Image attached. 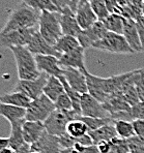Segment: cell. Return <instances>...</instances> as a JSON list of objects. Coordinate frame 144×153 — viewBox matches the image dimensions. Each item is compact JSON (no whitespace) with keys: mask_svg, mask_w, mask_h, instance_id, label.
<instances>
[{"mask_svg":"<svg viewBox=\"0 0 144 153\" xmlns=\"http://www.w3.org/2000/svg\"><path fill=\"white\" fill-rule=\"evenodd\" d=\"M51 2L56 6L58 13L63 12L66 8H71V0H51Z\"/></svg>","mask_w":144,"mask_h":153,"instance_id":"cell-40","label":"cell"},{"mask_svg":"<svg viewBox=\"0 0 144 153\" xmlns=\"http://www.w3.org/2000/svg\"><path fill=\"white\" fill-rule=\"evenodd\" d=\"M114 127H115L117 137L123 140H131L136 137V132L134 129L133 122L125 120H115L114 121Z\"/></svg>","mask_w":144,"mask_h":153,"instance_id":"cell-29","label":"cell"},{"mask_svg":"<svg viewBox=\"0 0 144 153\" xmlns=\"http://www.w3.org/2000/svg\"><path fill=\"white\" fill-rule=\"evenodd\" d=\"M24 122H25V120L10 123L12 131H10V136L8 137V139H10V146L15 150H18L26 144L25 141H24L23 130H22V126H23Z\"/></svg>","mask_w":144,"mask_h":153,"instance_id":"cell-27","label":"cell"},{"mask_svg":"<svg viewBox=\"0 0 144 153\" xmlns=\"http://www.w3.org/2000/svg\"><path fill=\"white\" fill-rule=\"evenodd\" d=\"M80 117H79L78 119H76V120L71 121V122L67 124V127H66V134H69V137L75 139V140L82 138L83 136H85V134H87L89 132V129H88V127H87V125L81 120Z\"/></svg>","mask_w":144,"mask_h":153,"instance_id":"cell-30","label":"cell"},{"mask_svg":"<svg viewBox=\"0 0 144 153\" xmlns=\"http://www.w3.org/2000/svg\"><path fill=\"white\" fill-rule=\"evenodd\" d=\"M142 10H143V16H144V3H143V7H142Z\"/></svg>","mask_w":144,"mask_h":153,"instance_id":"cell-52","label":"cell"},{"mask_svg":"<svg viewBox=\"0 0 144 153\" xmlns=\"http://www.w3.org/2000/svg\"><path fill=\"white\" fill-rule=\"evenodd\" d=\"M80 2H81V0H71V10L75 13H76V10H77L79 4H80Z\"/></svg>","mask_w":144,"mask_h":153,"instance_id":"cell-48","label":"cell"},{"mask_svg":"<svg viewBox=\"0 0 144 153\" xmlns=\"http://www.w3.org/2000/svg\"><path fill=\"white\" fill-rule=\"evenodd\" d=\"M31 151L40 153H63V149L60 147L57 137L51 136L46 131L37 143L31 145Z\"/></svg>","mask_w":144,"mask_h":153,"instance_id":"cell-17","label":"cell"},{"mask_svg":"<svg viewBox=\"0 0 144 153\" xmlns=\"http://www.w3.org/2000/svg\"><path fill=\"white\" fill-rule=\"evenodd\" d=\"M104 108L109 112L110 115H113L115 113H119V112H125L130 110L131 105L127 102L125 97L120 92H117L115 94H112L106 102L103 103Z\"/></svg>","mask_w":144,"mask_h":153,"instance_id":"cell-21","label":"cell"},{"mask_svg":"<svg viewBox=\"0 0 144 153\" xmlns=\"http://www.w3.org/2000/svg\"><path fill=\"white\" fill-rule=\"evenodd\" d=\"M23 130V137L25 143L29 145H33L43 137L46 132L45 124L43 122H37V121H27L23 123L22 126Z\"/></svg>","mask_w":144,"mask_h":153,"instance_id":"cell-19","label":"cell"},{"mask_svg":"<svg viewBox=\"0 0 144 153\" xmlns=\"http://www.w3.org/2000/svg\"><path fill=\"white\" fill-rule=\"evenodd\" d=\"M111 142V149L109 153H129L130 152V144L128 140H123L120 138H115Z\"/></svg>","mask_w":144,"mask_h":153,"instance_id":"cell-36","label":"cell"},{"mask_svg":"<svg viewBox=\"0 0 144 153\" xmlns=\"http://www.w3.org/2000/svg\"><path fill=\"white\" fill-rule=\"evenodd\" d=\"M58 15H59V22L63 35H69V36L78 38L82 29L79 26L78 21L76 19V13L69 7L63 12L58 13Z\"/></svg>","mask_w":144,"mask_h":153,"instance_id":"cell-15","label":"cell"},{"mask_svg":"<svg viewBox=\"0 0 144 153\" xmlns=\"http://www.w3.org/2000/svg\"><path fill=\"white\" fill-rule=\"evenodd\" d=\"M21 1L22 4H25L28 7L37 10V12L58 13V10L51 2V0H21Z\"/></svg>","mask_w":144,"mask_h":153,"instance_id":"cell-32","label":"cell"},{"mask_svg":"<svg viewBox=\"0 0 144 153\" xmlns=\"http://www.w3.org/2000/svg\"><path fill=\"white\" fill-rule=\"evenodd\" d=\"M93 49L113 54H133V49L128 44L127 39L122 34L108 32L104 38L98 40L92 46Z\"/></svg>","mask_w":144,"mask_h":153,"instance_id":"cell-5","label":"cell"},{"mask_svg":"<svg viewBox=\"0 0 144 153\" xmlns=\"http://www.w3.org/2000/svg\"><path fill=\"white\" fill-rule=\"evenodd\" d=\"M37 31V28H26L19 30L10 31L7 33H0L1 47L3 48H13V47H27L30 44L34 33Z\"/></svg>","mask_w":144,"mask_h":153,"instance_id":"cell-7","label":"cell"},{"mask_svg":"<svg viewBox=\"0 0 144 153\" xmlns=\"http://www.w3.org/2000/svg\"><path fill=\"white\" fill-rule=\"evenodd\" d=\"M88 134L91 137L94 145H98L101 142L111 141L113 139L117 138V134H116L115 127H114V122L105 125V126L98 128L96 130L89 131Z\"/></svg>","mask_w":144,"mask_h":153,"instance_id":"cell-25","label":"cell"},{"mask_svg":"<svg viewBox=\"0 0 144 153\" xmlns=\"http://www.w3.org/2000/svg\"><path fill=\"white\" fill-rule=\"evenodd\" d=\"M30 153H40V152H37V151H31Z\"/></svg>","mask_w":144,"mask_h":153,"instance_id":"cell-53","label":"cell"},{"mask_svg":"<svg viewBox=\"0 0 144 153\" xmlns=\"http://www.w3.org/2000/svg\"><path fill=\"white\" fill-rule=\"evenodd\" d=\"M80 46V42H79L77 37L69 36V35H62L59 38L56 45L54 46L55 50L60 54V55H63L66 53L72 52L76 49H78Z\"/></svg>","mask_w":144,"mask_h":153,"instance_id":"cell-28","label":"cell"},{"mask_svg":"<svg viewBox=\"0 0 144 153\" xmlns=\"http://www.w3.org/2000/svg\"><path fill=\"white\" fill-rule=\"evenodd\" d=\"M130 143L136 144V145H140V146H144V136H136L134 137L131 140H128Z\"/></svg>","mask_w":144,"mask_h":153,"instance_id":"cell-45","label":"cell"},{"mask_svg":"<svg viewBox=\"0 0 144 153\" xmlns=\"http://www.w3.org/2000/svg\"><path fill=\"white\" fill-rule=\"evenodd\" d=\"M28 50L33 54V55H51V56H55L58 59L60 58V54L55 50L53 46H51L44 37L40 35V33L39 32V29L37 31L34 33L32 39H31L30 44L27 46Z\"/></svg>","mask_w":144,"mask_h":153,"instance_id":"cell-16","label":"cell"},{"mask_svg":"<svg viewBox=\"0 0 144 153\" xmlns=\"http://www.w3.org/2000/svg\"><path fill=\"white\" fill-rule=\"evenodd\" d=\"M17 153H30L31 152V145H29V144H25V145H23L21 148H19L18 150H16Z\"/></svg>","mask_w":144,"mask_h":153,"instance_id":"cell-46","label":"cell"},{"mask_svg":"<svg viewBox=\"0 0 144 153\" xmlns=\"http://www.w3.org/2000/svg\"><path fill=\"white\" fill-rule=\"evenodd\" d=\"M76 142L79 144H81L82 146H84V147H90V146H93V141H92L91 137L89 136V134H85V136H83L82 138L80 139H77Z\"/></svg>","mask_w":144,"mask_h":153,"instance_id":"cell-43","label":"cell"},{"mask_svg":"<svg viewBox=\"0 0 144 153\" xmlns=\"http://www.w3.org/2000/svg\"><path fill=\"white\" fill-rule=\"evenodd\" d=\"M37 68L40 73H45L48 76L60 78L63 75V68L59 65L58 58L51 55H35Z\"/></svg>","mask_w":144,"mask_h":153,"instance_id":"cell-12","label":"cell"},{"mask_svg":"<svg viewBox=\"0 0 144 153\" xmlns=\"http://www.w3.org/2000/svg\"><path fill=\"white\" fill-rule=\"evenodd\" d=\"M55 110L56 107L54 102L43 94L39 98L32 100L30 105L27 108L26 120L44 123Z\"/></svg>","mask_w":144,"mask_h":153,"instance_id":"cell-6","label":"cell"},{"mask_svg":"<svg viewBox=\"0 0 144 153\" xmlns=\"http://www.w3.org/2000/svg\"><path fill=\"white\" fill-rule=\"evenodd\" d=\"M66 83L72 87L75 91L80 94L88 93V87H87V80L85 76V71H82L77 68H63V75Z\"/></svg>","mask_w":144,"mask_h":153,"instance_id":"cell-11","label":"cell"},{"mask_svg":"<svg viewBox=\"0 0 144 153\" xmlns=\"http://www.w3.org/2000/svg\"><path fill=\"white\" fill-rule=\"evenodd\" d=\"M90 5L92 7V10L98 17V21H104L110 16V13L106 5V0H93L90 2Z\"/></svg>","mask_w":144,"mask_h":153,"instance_id":"cell-34","label":"cell"},{"mask_svg":"<svg viewBox=\"0 0 144 153\" xmlns=\"http://www.w3.org/2000/svg\"><path fill=\"white\" fill-rule=\"evenodd\" d=\"M111 118L113 121L115 120H125L134 122L137 120H142L144 119V102H139L137 105L130 108V110L125 112H119L111 115Z\"/></svg>","mask_w":144,"mask_h":153,"instance_id":"cell-22","label":"cell"},{"mask_svg":"<svg viewBox=\"0 0 144 153\" xmlns=\"http://www.w3.org/2000/svg\"><path fill=\"white\" fill-rule=\"evenodd\" d=\"M0 114H1L2 117L7 119L10 123H13V122H17V121L26 120L27 109L16 107V105L1 103L0 105Z\"/></svg>","mask_w":144,"mask_h":153,"instance_id":"cell-23","label":"cell"},{"mask_svg":"<svg viewBox=\"0 0 144 153\" xmlns=\"http://www.w3.org/2000/svg\"><path fill=\"white\" fill-rule=\"evenodd\" d=\"M39 32L51 46H55L59 38L63 35L58 13H40L39 20Z\"/></svg>","mask_w":144,"mask_h":153,"instance_id":"cell-3","label":"cell"},{"mask_svg":"<svg viewBox=\"0 0 144 153\" xmlns=\"http://www.w3.org/2000/svg\"><path fill=\"white\" fill-rule=\"evenodd\" d=\"M64 92H66L64 86L61 81H60V79L56 78V76H49L47 84L44 88L45 95L50 98L52 102H55L56 100H58V97H59L61 94H63Z\"/></svg>","mask_w":144,"mask_h":153,"instance_id":"cell-24","label":"cell"},{"mask_svg":"<svg viewBox=\"0 0 144 153\" xmlns=\"http://www.w3.org/2000/svg\"><path fill=\"white\" fill-rule=\"evenodd\" d=\"M133 125H134V129L137 136H144V119L134 121Z\"/></svg>","mask_w":144,"mask_h":153,"instance_id":"cell-42","label":"cell"},{"mask_svg":"<svg viewBox=\"0 0 144 153\" xmlns=\"http://www.w3.org/2000/svg\"><path fill=\"white\" fill-rule=\"evenodd\" d=\"M109 32L105 27L102 21H98L94 25L86 30H82L80 35L78 36V40L80 42V46L84 49L92 48L96 42L101 40L106 36V34Z\"/></svg>","mask_w":144,"mask_h":153,"instance_id":"cell-10","label":"cell"},{"mask_svg":"<svg viewBox=\"0 0 144 153\" xmlns=\"http://www.w3.org/2000/svg\"><path fill=\"white\" fill-rule=\"evenodd\" d=\"M136 23H137V28H138L139 31V35H140L141 44H142V49L144 52V16L142 18H140Z\"/></svg>","mask_w":144,"mask_h":153,"instance_id":"cell-41","label":"cell"},{"mask_svg":"<svg viewBox=\"0 0 144 153\" xmlns=\"http://www.w3.org/2000/svg\"><path fill=\"white\" fill-rule=\"evenodd\" d=\"M80 117L74 110L72 111H60L55 110L48 119L44 122L46 131L53 137H62L66 134V127L71 121Z\"/></svg>","mask_w":144,"mask_h":153,"instance_id":"cell-4","label":"cell"},{"mask_svg":"<svg viewBox=\"0 0 144 153\" xmlns=\"http://www.w3.org/2000/svg\"><path fill=\"white\" fill-rule=\"evenodd\" d=\"M40 12L28 7L25 4H21L10 13L5 25L3 26L1 33H7L19 29L33 28L39 24Z\"/></svg>","mask_w":144,"mask_h":153,"instance_id":"cell-1","label":"cell"},{"mask_svg":"<svg viewBox=\"0 0 144 153\" xmlns=\"http://www.w3.org/2000/svg\"><path fill=\"white\" fill-rule=\"evenodd\" d=\"M54 103H55L56 110H60V111H72L73 110V102H72L71 97L67 95L66 92L61 94Z\"/></svg>","mask_w":144,"mask_h":153,"instance_id":"cell-37","label":"cell"},{"mask_svg":"<svg viewBox=\"0 0 144 153\" xmlns=\"http://www.w3.org/2000/svg\"><path fill=\"white\" fill-rule=\"evenodd\" d=\"M1 103H5V105H16V107L20 108H27L30 105V103L32 100L26 96L24 93L18 91H13L8 92V93H4L3 95L0 97Z\"/></svg>","mask_w":144,"mask_h":153,"instance_id":"cell-26","label":"cell"},{"mask_svg":"<svg viewBox=\"0 0 144 153\" xmlns=\"http://www.w3.org/2000/svg\"><path fill=\"white\" fill-rule=\"evenodd\" d=\"M106 5H107V8L109 10L110 15H120L121 16V10H122V7L118 4V2L116 0H106Z\"/></svg>","mask_w":144,"mask_h":153,"instance_id":"cell-39","label":"cell"},{"mask_svg":"<svg viewBox=\"0 0 144 153\" xmlns=\"http://www.w3.org/2000/svg\"><path fill=\"white\" fill-rule=\"evenodd\" d=\"M122 35L127 39L128 44L130 45V47L133 49V51L135 53H141V52H143L142 44H141L140 35H139L136 21L130 19H125Z\"/></svg>","mask_w":144,"mask_h":153,"instance_id":"cell-18","label":"cell"},{"mask_svg":"<svg viewBox=\"0 0 144 153\" xmlns=\"http://www.w3.org/2000/svg\"><path fill=\"white\" fill-rule=\"evenodd\" d=\"M100 153H109L110 149H111V142L110 141H104L101 142L96 145Z\"/></svg>","mask_w":144,"mask_h":153,"instance_id":"cell-44","label":"cell"},{"mask_svg":"<svg viewBox=\"0 0 144 153\" xmlns=\"http://www.w3.org/2000/svg\"><path fill=\"white\" fill-rule=\"evenodd\" d=\"M116 1L118 2V4L121 6V7H123V6L129 5V0H116Z\"/></svg>","mask_w":144,"mask_h":153,"instance_id":"cell-50","label":"cell"},{"mask_svg":"<svg viewBox=\"0 0 144 153\" xmlns=\"http://www.w3.org/2000/svg\"><path fill=\"white\" fill-rule=\"evenodd\" d=\"M81 114L83 117L91 118H111V115L104 108L103 103L88 93L82 94L81 97Z\"/></svg>","mask_w":144,"mask_h":153,"instance_id":"cell-9","label":"cell"},{"mask_svg":"<svg viewBox=\"0 0 144 153\" xmlns=\"http://www.w3.org/2000/svg\"><path fill=\"white\" fill-rule=\"evenodd\" d=\"M48 78L49 76L47 74L42 73V75L37 80H30V81L19 80L17 84H16L13 91L24 93L31 100H34L44 94V88L47 84Z\"/></svg>","mask_w":144,"mask_h":153,"instance_id":"cell-8","label":"cell"},{"mask_svg":"<svg viewBox=\"0 0 144 153\" xmlns=\"http://www.w3.org/2000/svg\"><path fill=\"white\" fill-rule=\"evenodd\" d=\"M0 153H17V151L12 147H7V148H4V149L0 150Z\"/></svg>","mask_w":144,"mask_h":153,"instance_id":"cell-49","label":"cell"},{"mask_svg":"<svg viewBox=\"0 0 144 153\" xmlns=\"http://www.w3.org/2000/svg\"><path fill=\"white\" fill-rule=\"evenodd\" d=\"M91 1H93V0H81L80 4H81V3H86V2H89V3H90ZM80 4H79V5H80Z\"/></svg>","mask_w":144,"mask_h":153,"instance_id":"cell-51","label":"cell"},{"mask_svg":"<svg viewBox=\"0 0 144 153\" xmlns=\"http://www.w3.org/2000/svg\"><path fill=\"white\" fill-rule=\"evenodd\" d=\"M10 50L12 51L15 58L19 80H37L42 75L37 68L35 56H33L27 47H13Z\"/></svg>","mask_w":144,"mask_h":153,"instance_id":"cell-2","label":"cell"},{"mask_svg":"<svg viewBox=\"0 0 144 153\" xmlns=\"http://www.w3.org/2000/svg\"><path fill=\"white\" fill-rule=\"evenodd\" d=\"M87 80V87H88V94H90L92 97H94L100 102L104 103L110 95L107 93L105 85V78L96 76L91 75L88 71H85Z\"/></svg>","mask_w":144,"mask_h":153,"instance_id":"cell-13","label":"cell"},{"mask_svg":"<svg viewBox=\"0 0 144 153\" xmlns=\"http://www.w3.org/2000/svg\"><path fill=\"white\" fill-rule=\"evenodd\" d=\"M76 19H77L79 26L81 27L82 30H86V29L90 28L92 25H94L98 21V17L92 10L89 2L81 3L78 6L77 10H76Z\"/></svg>","mask_w":144,"mask_h":153,"instance_id":"cell-20","label":"cell"},{"mask_svg":"<svg viewBox=\"0 0 144 153\" xmlns=\"http://www.w3.org/2000/svg\"><path fill=\"white\" fill-rule=\"evenodd\" d=\"M105 27L109 32L122 34L123 32V24H125V18L120 15H110L107 19L103 21Z\"/></svg>","mask_w":144,"mask_h":153,"instance_id":"cell-31","label":"cell"},{"mask_svg":"<svg viewBox=\"0 0 144 153\" xmlns=\"http://www.w3.org/2000/svg\"><path fill=\"white\" fill-rule=\"evenodd\" d=\"M133 78H134L135 87H136L139 100L141 102H144V67L134 71Z\"/></svg>","mask_w":144,"mask_h":153,"instance_id":"cell-35","label":"cell"},{"mask_svg":"<svg viewBox=\"0 0 144 153\" xmlns=\"http://www.w3.org/2000/svg\"><path fill=\"white\" fill-rule=\"evenodd\" d=\"M58 140H59V145L62 149H71V148H73L76 144L75 139L69 137L67 134H63L62 137H59Z\"/></svg>","mask_w":144,"mask_h":153,"instance_id":"cell-38","label":"cell"},{"mask_svg":"<svg viewBox=\"0 0 144 153\" xmlns=\"http://www.w3.org/2000/svg\"><path fill=\"white\" fill-rule=\"evenodd\" d=\"M85 49L82 47H79L76 50L66 53L60 56L58 59L59 65L62 68H77L82 71H86V66H85V57H84Z\"/></svg>","mask_w":144,"mask_h":153,"instance_id":"cell-14","label":"cell"},{"mask_svg":"<svg viewBox=\"0 0 144 153\" xmlns=\"http://www.w3.org/2000/svg\"><path fill=\"white\" fill-rule=\"evenodd\" d=\"M80 119L87 125L89 131L96 130V129H98V128L105 126V125L114 122L112 118H91V117H83V116H81Z\"/></svg>","mask_w":144,"mask_h":153,"instance_id":"cell-33","label":"cell"},{"mask_svg":"<svg viewBox=\"0 0 144 153\" xmlns=\"http://www.w3.org/2000/svg\"><path fill=\"white\" fill-rule=\"evenodd\" d=\"M10 147V139L8 138H1L0 139V150L4 148Z\"/></svg>","mask_w":144,"mask_h":153,"instance_id":"cell-47","label":"cell"}]
</instances>
